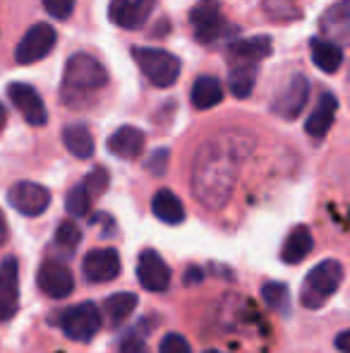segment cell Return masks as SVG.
Wrapping results in <instances>:
<instances>
[{
  "instance_id": "cell-1",
  "label": "cell",
  "mask_w": 350,
  "mask_h": 353,
  "mask_svg": "<svg viewBox=\"0 0 350 353\" xmlns=\"http://www.w3.org/2000/svg\"><path fill=\"white\" fill-rule=\"evenodd\" d=\"M235 181V166L219 147L206 144L201 154H197L195 173H192V190L197 200L204 202L209 210H219L230 197Z\"/></svg>"
},
{
  "instance_id": "cell-2",
  "label": "cell",
  "mask_w": 350,
  "mask_h": 353,
  "mask_svg": "<svg viewBox=\"0 0 350 353\" xmlns=\"http://www.w3.org/2000/svg\"><path fill=\"white\" fill-rule=\"evenodd\" d=\"M106 84V68L89 53H75V56L67 58L65 72H63V103H67L70 108H82L87 103V99H91Z\"/></svg>"
},
{
  "instance_id": "cell-3",
  "label": "cell",
  "mask_w": 350,
  "mask_h": 353,
  "mask_svg": "<svg viewBox=\"0 0 350 353\" xmlns=\"http://www.w3.org/2000/svg\"><path fill=\"white\" fill-rule=\"evenodd\" d=\"M343 281V267L338 260H324L317 267L307 272L303 283V291H300V301L305 307H322L333 293L341 288Z\"/></svg>"
},
{
  "instance_id": "cell-4",
  "label": "cell",
  "mask_w": 350,
  "mask_h": 353,
  "mask_svg": "<svg viewBox=\"0 0 350 353\" xmlns=\"http://www.w3.org/2000/svg\"><path fill=\"white\" fill-rule=\"evenodd\" d=\"M135 61L140 70L146 74L154 87H173L182 72V63L175 53L164 51V48H135Z\"/></svg>"
},
{
  "instance_id": "cell-5",
  "label": "cell",
  "mask_w": 350,
  "mask_h": 353,
  "mask_svg": "<svg viewBox=\"0 0 350 353\" xmlns=\"http://www.w3.org/2000/svg\"><path fill=\"white\" fill-rule=\"evenodd\" d=\"M101 325H103L101 310H98L91 301L67 307L61 315V330L65 332V336L72 341H91L94 336L98 334Z\"/></svg>"
},
{
  "instance_id": "cell-6",
  "label": "cell",
  "mask_w": 350,
  "mask_h": 353,
  "mask_svg": "<svg viewBox=\"0 0 350 353\" xmlns=\"http://www.w3.org/2000/svg\"><path fill=\"white\" fill-rule=\"evenodd\" d=\"M56 41H58L56 29L48 22H36L34 27L27 29L22 41L17 43V48H14V61H17L19 65H32V63L46 58L48 53L53 51Z\"/></svg>"
},
{
  "instance_id": "cell-7",
  "label": "cell",
  "mask_w": 350,
  "mask_h": 353,
  "mask_svg": "<svg viewBox=\"0 0 350 353\" xmlns=\"http://www.w3.org/2000/svg\"><path fill=\"white\" fill-rule=\"evenodd\" d=\"M190 24L195 27V37L201 43H209L214 39H219L223 34V29L228 27L219 0H199L190 10Z\"/></svg>"
},
{
  "instance_id": "cell-8",
  "label": "cell",
  "mask_w": 350,
  "mask_h": 353,
  "mask_svg": "<svg viewBox=\"0 0 350 353\" xmlns=\"http://www.w3.org/2000/svg\"><path fill=\"white\" fill-rule=\"evenodd\" d=\"M8 200L24 216H41L51 205V192H48V188L39 185V183L19 181L10 188Z\"/></svg>"
},
{
  "instance_id": "cell-9",
  "label": "cell",
  "mask_w": 350,
  "mask_h": 353,
  "mask_svg": "<svg viewBox=\"0 0 350 353\" xmlns=\"http://www.w3.org/2000/svg\"><path fill=\"white\" fill-rule=\"evenodd\" d=\"M8 99L12 101V106L22 113V118L34 128H41L46 125L48 121V111L43 106L41 97L39 92L27 82H12L8 87Z\"/></svg>"
},
{
  "instance_id": "cell-10",
  "label": "cell",
  "mask_w": 350,
  "mask_h": 353,
  "mask_svg": "<svg viewBox=\"0 0 350 353\" xmlns=\"http://www.w3.org/2000/svg\"><path fill=\"white\" fill-rule=\"evenodd\" d=\"M307 99H309V82L303 74H295V77H290V82L274 97L271 111L278 118H283V121H293V118L300 116V111L305 108Z\"/></svg>"
},
{
  "instance_id": "cell-11",
  "label": "cell",
  "mask_w": 350,
  "mask_h": 353,
  "mask_svg": "<svg viewBox=\"0 0 350 353\" xmlns=\"http://www.w3.org/2000/svg\"><path fill=\"white\" fill-rule=\"evenodd\" d=\"M137 279L142 288L151 293H161L171 286V267L164 262V257L156 250L146 248L140 252V262H137Z\"/></svg>"
},
{
  "instance_id": "cell-12",
  "label": "cell",
  "mask_w": 350,
  "mask_h": 353,
  "mask_svg": "<svg viewBox=\"0 0 350 353\" xmlns=\"http://www.w3.org/2000/svg\"><path fill=\"white\" fill-rule=\"evenodd\" d=\"M36 283L48 298H56V301L67 298L72 293V288H75L72 272L67 270V265L61 260H46L43 262V265L39 267Z\"/></svg>"
},
{
  "instance_id": "cell-13",
  "label": "cell",
  "mask_w": 350,
  "mask_h": 353,
  "mask_svg": "<svg viewBox=\"0 0 350 353\" xmlns=\"http://www.w3.org/2000/svg\"><path fill=\"white\" fill-rule=\"evenodd\" d=\"M120 255L116 248H98L85 255L82 274L89 283H106L120 274Z\"/></svg>"
},
{
  "instance_id": "cell-14",
  "label": "cell",
  "mask_w": 350,
  "mask_h": 353,
  "mask_svg": "<svg viewBox=\"0 0 350 353\" xmlns=\"http://www.w3.org/2000/svg\"><path fill=\"white\" fill-rule=\"evenodd\" d=\"M19 307V265L17 257L8 255L0 262V322L17 315Z\"/></svg>"
},
{
  "instance_id": "cell-15",
  "label": "cell",
  "mask_w": 350,
  "mask_h": 353,
  "mask_svg": "<svg viewBox=\"0 0 350 353\" xmlns=\"http://www.w3.org/2000/svg\"><path fill=\"white\" fill-rule=\"evenodd\" d=\"M156 8V0H111L108 17L116 27L140 29Z\"/></svg>"
},
{
  "instance_id": "cell-16",
  "label": "cell",
  "mask_w": 350,
  "mask_h": 353,
  "mask_svg": "<svg viewBox=\"0 0 350 353\" xmlns=\"http://www.w3.org/2000/svg\"><path fill=\"white\" fill-rule=\"evenodd\" d=\"M108 152L125 161H135L144 152V132L135 125H122L108 137Z\"/></svg>"
},
{
  "instance_id": "cell-17",
  "label": "cell",
  "mask_w": 350,
  "mask_h": 353,
  "mask_svg": "<svg viewBox=\"0 0 350 353\" xmlns=\"http://www.w3.org/2000/svg\"><path fill=\"white\" fill-rule=\"evenodd\" d=\"M336 111H338V99L333 97L331 92H324L322 99L317 101L314 111L309 113L307 123H305V132L314 140H322L327 137V132L331 130L333 125V118H336Z\"/></svg>"
},
{
  "instance_id": "cell-18",
  "label": "cell",
  "mask_w": 350,
  "mask_h": 353,
  "mask_svg": "<svg viewBox=\"0 0 350 353\" xmlns=\"http://www.w3.org/2000/svg\"><path fill=\"white\" fill-rule=\"evenodd\" d=\"M322 34L333 43H350V5L348 0L329 8L319 22Z\"/></svg>"
},
{
  "instance_id": "cell-19",
  "label": "cell",
  "mask_w": 350,
  "mask_h": 353,
  "mask_svg": "<svg viewBox=\"0 0 350 353\" xmlns=\"http://www.w3.org/2000/svg\"><path fill=\"white\" fill-rule=\"evenodd\" d=\"M228 58L235 63H254L271 56V39L269 37H250V39H240V41H230L228 43Z\"/></svg>"
},
{
  "instance_id": "cell-20",
  "label": "cell",
  "mask_w": 350,
  "mask_h": 353,
  "mask_svg": "<svg viewBox=\"0 0 350 353\" xmlns=\"http://www.w3.org/2000/svg\"><path fill=\"white\" fill-rule=\"evenodd\" d=\"M190 99L197 111H209V108L219 106V103L223 101V84H221V79H216L214 74H201V77H197L195 84H192Z\"/></svg>"
},
{
  "instance_id": "cell-21",
  "label": "cell",
  "mask_w": 350,
  "mask_h": 353,
  "mask_svg": "<svg viewBox=\"0 0 350 353\" xmlns=\"http://www.w3.org/2000/svg\"><path fill=\"white\" fill-rule=\"evenodd\" d=\"M312 248H314L312 231L307 226H295L288 233V238H285L283 248H281V262L283 265H300L312 252Z\"/></svg>"
},
{
  "instance_id": "cell-22",
  "label": "cell",
  "mask_w": 350,
  "mask_h": 353,
  "mask_svg": "<svg viewBox=\"0 0 350 353\" xmlns=\"http://www.w3.org/2000/svg\"><path fill=\"white\" fill-rule=\"evenodd\" d=\"M151 212H154V216L159 221L168 223V226H177V223L185 221V205L168 188L156 190V195L151 197Z\"/></svg>"
},
{
  "instance_id": "cell-23",
  "label": "cell",
  "mask_w": 350,
  "mask_h": 353,
  "mask_svg": "<svg viewBox=\"0 0 350 353\" xmlns=\"http://www.w3.org/2000/svg\"><path fill=\"white\" fill-rule=\"evenodd\" d=\"M309 53H312V63L322 72L333 74L341 68L343 51L338 43L329 41V39H312V41H309Z\"/></svg>"
},
{
  "instance_id": "cell-24",
  "label": "cell",
  "mask_w": 350,
  "mask_h": 353,
  "mask_svg": "<svg viewBox=\"0 0 350 353\" xmlns=\"http://www.w3.org/2000/svg\"><path fill=\"white\" fill-rule=\"evenodd\" d=\"M257 84V65L254 63H238L228 74V89L235 99H248Z\"/></svg>"
},
{
  "instance_id": "cell-25",
  "label": "cell",
  "mask_w": 350,
  "mask_h": 353,
  "mask_svg": "<svg viewBox=\"0 0 350 353\" xmlns=\"http://www.w3.org/2000/svg\"><path fill=\"white\" fill-rule=\"evenodd\" d=\"M63 142L67 152L77 159H91L94 157V137L85 125H67L63 130Z\"/></svg>"
},
{
  "instance_id": "cell-26",
  "label": "cell",
  "mask_w": 350,
  "mask_h": 353,
  "mask_svg": "<svg viewBox=\"0 0 350 353\" xmlns=\"http://www.w3.org/2000/svg\"><path fill=\"white\" fill-rule=\"evenodd\" d=\"M135 307H137L135 293H113L103 303V310H106V317L113 327H120L135 312Z\"/></svg>"
},
{
  "instance_id": "cell-27",
  "label": "cell",
  "mask_w": 350,
  "mask_h": 353,
  "mask_svg": "<svg viewBox=\"0 0 350 353\" xmlns=\"http://www.w3.org/2000/svg\"><path fill=\"white\" fill-rule=\"evenodd\" d=\"M264 12L274 22H293V19L303 17L298 0H264Z\"/></svg>"
},
{
  "instance_id": "cell-28",
  "label": "cell",
  "mask_w": 350,
  "mask_h": 353,
  "mask_svg": "<svg viewBox=\"0 0 350 353\" xmlns=\"http://www.w3.org/2000/svg\"><path fill=\"white\" fill-rule=\"evenodd\" d=\"M262 298L266 301V305L276 312H288L290 307V288L281 281H269L262 286Z\"/></svg>"
},
{
  "instance_id": "cell-29",
  "label": "cell",
  "mask_w": 350,
  "mask_h": 353,
  "mask_svg": "<svg viewBox=\"0 0 350 353\" xmlns=\"http://www.w3.org/2000/svg\"><path fill=\"white\" fill-rule=\"evenodd\" d=\"M89 207H91V195L87 192L85 183H80V185H75L67 192V197H65L67 214H72V216H85V214H89Z\"/></svg>"
},
{
  "instance_id": "cell-30",
  "label": "cell",
  "mask_w": 350,
  "mask_h": 353,
  "mask_svg": "<svg viewBox=\"0 0 350 353\" xmlns=\"http://www.w3.org/2000/svg\"><path fill=\"white\" fill-rule=\"evenodd\" d=\"M82 241V231L75 221H63L56 231V245L65 252H75Z\"/></svg>"
},
{
  "instance_id": "cell-31",
  "label": "cell",
  "mask_w": 350,
  "mask_h": 353,
  "mask_svg": "<svg viewBox=\"0 0 350 353\" xmlns=\"http://www.w3.org/2000/svg\"><path fill=\"white\" fill-rule=\"evenodd\" d=\"M85 188H87L89 195H91V200L101 195V192L108 188V171L106 168H101V166L94 168V171L85 178Z\"/></svg>"
},
{
  "instance_id": "cell-32",
  "label": "cell",
  "mask_w": 350,
  "mask_h": 353,
  "mask_svg": "<svg viewBox=\"0 0 350 353\" xmlns=\"http://www.w3.org/2000/svg\"><path fill=\"white\" fill-rule=\"evenodd\" d=\"M159 353H192V349H190V344H187L185 336L171 332V334H166L164 339H161Z\"/></svg>"
},
{
  "instance_id": "cell-33",
  "label": "cell",
  "mask_w": 350,
  "mask_h": 353,
  "mask_svg": "<svg viewBox=\"0 0 350 353\" xmlns=\"http://www.w3.org/2000/svg\"><path fill=\"white\" fill-rule=\"evenodd\" d=\"M43 8L53 19H67L75 10V0H43Z\"/></svg>"
},
{
  "instance_id": "cell-34",
  "label": "cell",
  "mask_w": 350,
  "mask_h": 353,
  "mask_svg": "<svg viewBox=\"0 0 350 353\" xmlns=\"http://www.w3.org/2000/svg\"><path fill=\"white\" fill-rule=\"evenodd\" d=\"M166 163H168V149H156L149 161H146V168H149V173H154V176H164Z\"/></svg>"
},
{
  "instance_id": "cell-35",
  "label": "cell",
  "mask_w": 350,
  "mask_h": 353,
  "mask_svg": "<svg viewBox=\"0 0 350 353\" xmlns=\"http://www.w3.org/2000/svg\"><path fill=\"white\" fill-rule=\"evenodd\" d=\"M120 353H149V349H146V344L142 339H127L120 346Z\"/></svg>"
},
{
  "instance_id": "cell-36",
  "label": "cell",
  "mask_w": 350,
  "mask_h": 353,
  "mask_svg": "<svg viewBox=\"0 0 350 353\" xmlns=\"http://www.w3.org/2000/svg\"><path fill=\"white\" fill-rule=\"evenodd\" d=\"M336 349L341 353H350V330L341 332V334L336 336Z\"/></svg>"
},
{
  "instance_id": "cell-37",
  "label": "cell",
  "mask_w": 350,
  "mask_h": 353,
  "mask_svg": "<svg viewBox=\"0 0 350 353\" xmlns=\"http://www.w3.org/2000/svg\"><path fill=\"white\" fill-rule=\"evenodd\" d=\"M8 236H10L8 221H5V214L0 212V245H5V243H8Z\"/></svg>"
},
{
  "instance_id": "cell-38",
  "label": "cell",
  "mask_w": 350,
  "mask_h": 353,
  "mask_svg": "<svg viewBox=\"0 0 350 353\" xmlns=\"http://www.w3.org/2000/svg\"><path fill=\"white\" fill-rule=\"evenodd\" d=\"M5 123H8V111H5V106L0 103V130L5 128Z\"/></svg>"
},
{
  "instance_id": "cell-39",
  "label": "cell",
  "mask_w": 350,
  "mask_h": 353,
  "mask_svg": "<svg viewBox=\"0 0 350 353\" xmlns=\"http://www.w3.org/2000/svg\"><path fill=\"white\" fill-rule=\"evenodd\" d=\"M204 353H223V351H216V349H209V351H204Z\"/></svg>"
}]
</instances>
